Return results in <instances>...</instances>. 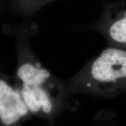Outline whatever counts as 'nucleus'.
Returning a JSON list of instances; mask_svg holds the SVG:
<instances>
[{
    "instance_id": "obj_1",
    "label": "nucleus",
    "mask_w": 126,
    "mask_h": 126,
    "mask_svg": "<svg viewBox=\"0 0 126 126\" xmlns=\"http://www.w3.org/2000/svg\"><path fill=\"white\" fill-rule=\"evenodd\" d=\"M125 81L126 51L109 47L63 83L67 95L85 93L103 97L115 93Z\"/></svg>"
},
{
    "instance_id": "obj_2",
    "label": "nucleus",
    "mask_w": 126,
    "mask_h": 126,
    "mask_svg": "<svg viewBox=\"0 0 126 126\" xmlns=\"http://www.w3.org/2000/svg\"><path fill=\"white\" fill-rule=\"evenodd\" d=\"M38 27L30 20L4 25L2 32L13 38L16 46L17 68L15 75L22 88L48 89L67 95L63 80L44 67L32 49L30 39L36 34Z\"/></svg>"
},
{
    "instance_id": "obj_3",
    "label": "nucleus",
    "mask_w": 126,
    "mask_h": 126,
    "mask_svg": "<svg viewBox=\"0 0 126 126\" xmlns=\"http://www.w3.org/2000/svg\"><path fill=\"white\" fill-rule=\"evenodd\" d=\"M32 117L23 99L16 76L6 74L0 64V126H22Z\"/></svg>"
},
{
    "instance_id": "obj_4",
    "label": "nucleus",
    "mask_w": 126,
    "mask_h": 126,
    "mask_svg": "<svg viewBox=\"0 0 126 126\" xmlns=\"http://www.w3.org/2000/svg\"><path fill=\"white\" fill-rule=\"evenodd\" d=\"M90 28L99 32L109 41L126 46V9L109 6Z\"/></svg>"
},
{
    "instance_id": "obj_5",
    "label": "nucleus",
    "mask_w": 126,
    "mask_h": 126,
    "mask_svg": "<svg viewBox=\"0 0 126 126\" xmlns=\"http://www.w3.org/2000/svg\"><path fill=\"white\" fill-rule=\"evenodd\" d=\"M54 0H0V14L30 20Z\"/></svg>"
}]
</instances>
